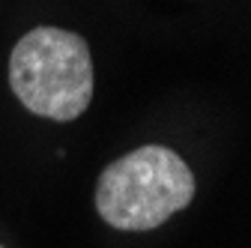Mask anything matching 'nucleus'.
I'll use <instances>...</instances> for the list:
<instances>
[{"mask_svg":"<svg viewBox=\"0 0 251 248\" xmlns=\"http://www.w3.org/2000/svg\"><path fill=\"white\" fill-rule=\"evenodd\" d=\"M0 248H3V245H0Z\"/></svg>","mask_w":251,"mask_h":248,"instance_id":"obj_3","label":"nucleus"},{"mask_svg":"<svg viewBox=\"0 0 251 248\" xmlns=\"http://www.w3.org/2000/svg\"><path fill=\"white\" fill-rule=\"evenodd\" d=\"M195 198V174L174 149L150 144L111 162L96 185V209L117 230H152Z\"/></svg>","mask_w":251,"mask_h":248,"instance_id":"obj_1","label":"nucleus"},{"mask_svg":"<svg viewBox=\"0 0 251 248\" xmlns=\"http://www.w3.org/2000/svg\"><path fill=\"white\" fill-rule=\"evenodd\" d=\"M9 87L36 117L69 123L90 108L93 57L84 36L63 27H36L9 57Z\"/></svg>","mask_w":251,"mask_h":248,"instance_id":"obj_2","label":"nucleus"}]
</instances>
